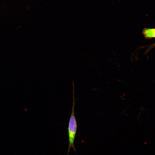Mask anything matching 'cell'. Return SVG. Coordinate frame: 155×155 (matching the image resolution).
Instances as JSON below:
<instances>
[{
	"instance_id": "6da1fadb",
	"label": "cell",
	"mask_w": 155,
	"mask_h": 155,
	"mask_svg": "<svg viewBox=\"0 0 155 155\" xmlns=\"http://www.w3.org/2000/svg\"><path fill=\"white\" fill-rule=\"evenodd\" d=\"M73 101L71 113L70 116L68 126V134L69 137V147L67 154H68L70 148H73L75 151L76 149L74 145L75 138L77 131V124L75 117L74 112L75 97L74 85L73 84Z\"/></svg>"
},
{
	"instance_id": "7a4b0ae2",
	"label": "cell",
	"mask_w": 155,
	"mask_h": 155,
	"mask_svg": "<svg viewBox=\"0 0 155 155\" xmlns=\"http://www.w3.org/2000/svg\"><path fill=\"white\" fill-rule=\"evenodd\" d=\"M142 33L146 38H155V28H145L143 30Z\"/></svg>"
},
{
	"instance_id": "3957f363",
	"label": "cell",
	"mask_w": 155,
	"mask_h": 155,
	"mask_svg": "<svg viewBox=\"0 0 155 155\" xmlns=\"http://www.w3.org/2000/svg\"><path fill=\"white\" fill-rule=\"evenodd\" d=\"M154 45H155V44H154Z\"/></svg>"
}]
</instances>
